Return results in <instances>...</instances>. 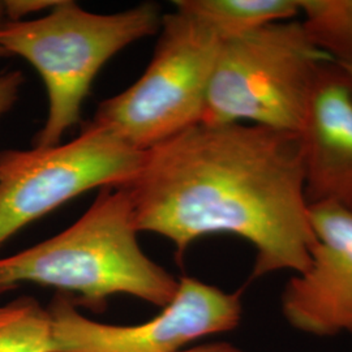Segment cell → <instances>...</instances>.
<instances>
[{"label": "cell", "mask_w": 352, "mask_h": 352, "mask_svg": "<svg viewBox=\"0 0 352 352\" xmlns=\"http://www.w3.org/2000/svg\"><path fill=\"white\" fill-rule=\"evenodd\" d=\"M139 232L174 243L232 235L254 250L252 279L307 269L316 236L298 133L199 123L144 153L123 186Z\"/></svg>", "instance_id": "1"}, {"label": "cell", "mask_w": 352, "mask_h": 352, "mask_svg": "<svg viewBox=\"0 0 352 352\" xmlns=\"http://www.w3.org/2000/svg\"><path fill=\"white\" fill-rule=\"evenodd\" d=\"M138 234L126 189H101L74 225L0 258V294L36 283L76 298V305L94 312H102L116 294L164 308L174 299L179 279L142 252Z\"/></svg>", "instance_id": "2"}, {"label": "cell", "mask_w": 352, "mask_h": 352, "mask_svg": "<svg viewBox=\"0 0 352 352\" xmlns=\"http://www.w3.org/2000/svg\"><path fill=\"white\" fill-rule=\"evenodd\" d=\"M161 20L153 3L102 14L59 0L43 16L0 26V47L33 65L46 89L47 116L33 146L62 144L64 135L81 122L84 102L104 64L129 45L154 36Z\"/></svg>", "instance_id": "3"}, {"label": "cell", "mask_w": 352, "mask_h": 352, "mask_svg": "<svg viewBox=\"0 0 352 352\" xmlns=\"http://www.w3.org/2000/svg\"><path fill=\"white\" fill-rule=\"evenodd\" d=\"M327 60L300 20L225 39L206 90L201 123L299 133L316 77Z\"/></svg>", "instance_id": "4"}, {"label": "cell", "mask_w": 352, "mask_h": 352, "mask_svg": "<svg viewBox=\"0 0 352 352\" xmlns=\"http://www.w3.org/2000/svg\"><path fill=\"white\" fill-rule=\"evenodd\" d=\"M160 30L145 72L124 91L101 102L89 122L141 151L201 123L222 42L201 20L177 8L162 16Z\"/></svg>", "instance_id": "5"}, {"label": "cell", "mask_w": 352, "mask_h": 352, "mask_svg": "<svg viewBox=\"0 0 352 352\" xmlns=\"http://www.w3.org/2000/svg\"><path fill=\"white\" fill-rule=\"evenodd\" d=\"M144 153L91 123L55 146L0 151V248L91 189L126 186L138 175Z\"/></svg>", "instance_id": "6"}, {"label": "cell", "mask_w": 352, "mask_h": 352, "mask_svg": "<svg viewBox=\"0 0 352 352\" xmlns=\"http://www.w3.org/2000/svg\"><path fill=\"white\" fill-rule=\"evenodd\" d=\"M47 309L52 352H179L195 340L236 329L243 314L241 291L226 292L190 277L180 278L171 302L140 325L93 321L60 292Z\"/></svg>", "instance_id": "7"}, {"label": "cell", "mask_w": 352, "mask_h": 352, "mask_svg": "<svg viewBox=\"0 0 352 352\" xmlns=\"http://www.w3.org/2000/svg\"><path fill=\"white\" fill-rule=\"evenodd\" d=\"M316 241L307 269L280 295L289 327L314 337L352 336V212L309 205Z\"/></svg>", "instance_id": "8"}, {"label": "cell", "mask_w": 352, "mask_h": 352, "mask_svg": "<svg viewBox=\"0 0 352 352\" xmlns=\"http://www.w3.org/2000/svg\"><path fill=\"white\" fill-rule=\"evenodd\" d=\"M298 136L309 205L352 212V88L338 64L321 65Z\"/></svg>", "instance_id": "9"}, {"label": "cell", "mask_w": 352, "mask_h": 352, "mask_svg": "<svg viewBox=\"0 0 352 352\" xmlns=\"http://www.w3.org/2000/svg\"><path fill=\"white\" fill-rule=\"evenodd\" d=\"M174 6L201 20L222 41L300 16V0H176Z\"/></svg>", "instance_id": "10"}, {"label": "cell", "mask_w": 352, "mask_h": 352, "mask_svg": "<svg viewBox=\"0 0 352 352\" xmlns=\"http://www.w3.org/2000/svg\"><path fill=\"white\" fill-rule=\"evenodd\" d=\"M300 21L331 62L352 67V0H300Z\"/></svg>", "instance_id": "11"}, {"label": "cell", "mask_w": 352, "mask_h": 352, "mask_svg": "<svg viewBox=\"0 0 352 352\" xmlns=\"http://www.w3.org/2000/svg\"><path fill=\"white\" fill-rule=\"evenodd\" d=\"M47 308L30 296L0 305V352H52Z\"/></svg>", "instance_id": "12"}, {"label": "cell", "mask_w": 352, "mask_h": 352, "mask_svg": "<svg viewBox=\"0 0 352 352\" xmlns=\"http://www.w3.org/2000/svg\"><path fill=\"white\" fill-rule=\"evenodd\" d=\"M59 0H4L3 8L6 21L19 23L24 21L26 17L38 14V13L49 12Z\"/></svg>", "instance_id": "13"}, {"label": "cell", "mask_w": 352, "mask_h": 352, "mask_svg": "<svg viewBox=\"0 0 352 352\" xmlns=\"http://www.w3.org/2000/svg\"><path fill=\"white\" fill-rule=\"evenodd\" d=\"M25 77L21 71L0 74V120L10 113L19 101Z\"/></svg>", "instance_id": "14"}, {"label": "cell", "mask_w": 352, "mask_h": 352, "mask_svg": "<svg viewBox=\"0 0 352 352\" xmlns=\"http://www.w3.org/2000/svg\"><path fill=\"white\" fill-rule=\"evenodd\" d=\"M179 352H244L231 343L227 342H214V343H205L196 347L184 349Z\"/></svg>", "instance_id": "15"}, {"label": "cell", "mask_w": 352, "mask_h": 352, "mask_svg": "<svg viewBox=\"0 0 352 352\" xmlns=\"http://www.w3.org/2000/svg\"><path fill=\"white\" fill-rule=\"evenodd\" d=\"M6 23V16H4V8H3V1H0V26ZM1 58H10L8 54L0 47V59Z\"/></svg>", "instance_id": "16"}, {"label": "cell", "mask_w": 352, "mask_h": 352, "mask_svg": "<svg viewBox=\"0 0 352 352\" xmlns=\"http://www.w3.org/2000/svg\"><path fill=\"white\" fill-rule=\"evenodd\" d=\"M340 65V64H338ZM342 68H343V71L346 72V75L349 77V80H350V84H351L352 88V67H343V65H340Z\"/></svg>", "instance_id": "17"}]
</instances>
